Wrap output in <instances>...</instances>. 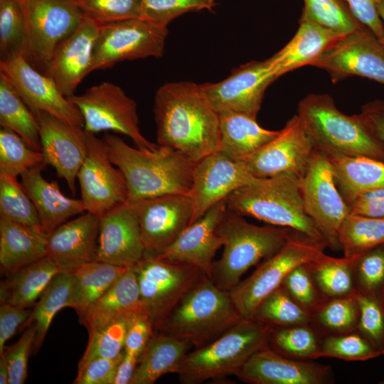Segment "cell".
I'll return each mask as SVG.
<instances>
[{
	"mask_svg": "<svg viewBox=\"0 0 384 384\" xmlns=\"http://www.w3.org/2000/svg\"><path fill=\"white\" fill-rule=\"evenodd\" d=\"M159 145L194 162L219 150V114L193 82H167L156 92L154 105Z\"/></svg>",
	"mask_w": 384,
	"mask_h": 384,
	"instance_id": "cell-1",
	"label": "cell"
},
{
	"mask_svg": "<svg viewBox=\"0 0 384 384\" xmlns=\"http://www.w3.org/2000/svg\"><path fill=\"white\" fill-rule=\"evenodd\" d=\"M102 140L110 161L126 181L128 201L189 195L196 162L183 154L161 145L154 150L134 148L113 134H105Z\"/></svg>",
	"mask_w": 384,
	"mask_h": 384,
	"instance_id": "cell-2",
	"label": "cell"
},
{
	"mask_svg": "<svg viewBox=\"0 0 384 384\" xmlns=\"http://www.w3.org/2000/svg\"><path fill=\"white\" fill-rule=\"evenodd\" d=\"M297 115L315 149L384 161V142L359 114L349 116L340 111L329 95H308L299 102Z\"/></svg>",
	"mask_w": 384,
	"mask_h": 384,
	"instance_id": "cell-3",
	"label": "cell"
},
{
	"mask_svg": "<svg viewBox=\"0 0 384 384\" xmlns=\"http://www.w3.org/2000/svg\"><path fill=\"white\" fill-rule=\"evenodd\" d=\"M300 179L293 174L255 178L227 198L228 209L314 239L324 240L305 211Z\"/></svg>",
	"mask_w": 384,
	"mask_h": 384,
	"instance_id": "cell-4",
	"label": "cell"
},
{
	"mask_svg": "<svg viewBox=\"0 0 384 384\" xmlns=\"http://www.w3.org/2000/svg\"><path fill=\"white\" fill-rule=\"evenodd\" d=\"M272 326L254 319L238 323L207 344L187 353L176 374L183 384H199L235 373L268 344Z\"/></svg>",
	"mask_w": 384,
	"mask_h": 384,
	"instance_id": "cell-5",
	"label": "cell"
},
{
	"mask_svg": "<svg viewBox=\"0 0 384 384\" xmlns=\"http://www.w3.org/2000/svg\"><path fill=\"white\" fill-rule=\"evenodd\" d=\"M216 231L223 240V252L213 262L211 279L230 292L247 270L279 250L293 230L254 225L228 209Z\"/></svg>",
	"mask_w": 384,
	"mask_h": 384,
	"instance_id": "cell-6",
	"label": "cell"
},
{
	"mask_svg": "<svg viewBox=\"0 0 384 384\" xmlns=\"http://www.w3.org/2000/svg\"><path fill=\"white\" fill-rule=\"evenodd\" d=\"M241 319L230 292L203 274L183 296L159 331L198 348L214 340Z\"/></svg>",
	"mask_w": 384,
	"mask_h": 384,
	"instance_id": "cell-7",
	"label": "cell"
},
{
	"mask_svg": "<svg viewBox=\"0 0 384 384\" xmlns=\"http://www.w3.org/2000/svg\"><path fill=\"white\" fill-rule=\"evenodd\" d=\"M326 247L324 240L314 239L293 230L279 250L229 292L241 317L252 319L260 302L282 285L292 270L314 260Z\"/></svg>",
	"mask_w": 384,
	"mask_h": 384,
	"instance_id": "cell-8",
	"label": "cell"
},
{
	"mask_svg": "<svg viewBox=\"0 0 384 384\" xmlns=\"http://www.w3.org/2000/svg\"><path fill=\"white\" fill-rule=\"evenodd\" d=\"M132 267L138 282L142 311L154 333L159 331L183 296L204 274L193 265L146 253Z\"/></svg>",
	"mask_w": 384,
	"mask_h": 384,
	"instance_id": "cell-9",
	"label": "cell"
},
{
	"mask_svg": "<svg viewBox=\"0 0 384 384\" xmlns=\"http://www.w3.org/2000/svg\"><path fill=\"white\" fill-rule=\"evenodd\" d=\"M25 18L23 55L43 72L57 46L81 23L84 14L74 0H18Z\"/></svg>",
	"mask_w": 384,
	"mask_h": 384,
	"instance_id": "cell-10",
	"label": "cell"
},
{
	"mask_svg": "<svg viewBox=\"0 0 384 384\" xmlns=\"http://www.w3.org/2000/svg\"><path fill=\"white\" fill-rule=\"evenodd\" d=\"M68 99L80 110L85 131L92 134L102 131L122 134L143 150H154L159 146L143 136L139 127L137 104L117 85L103 82Z\"/></svg>",
	"mask_w": 384,
	"mask_h": 384,
	"instance_id": "cell-11",
	"label": "cell"
},
{
	"mask_svg": "<svg viewBox=\"0 0 384 384\" xmlns=\"http://www.w3.org/2000/svg\"><path fill=\"white\" fill-rule=\"evenodd\" d=\"M167 27L142 18L101 24L95 42L91 72L116 63L164 55Z\"/></svg>",
	"mask_w": 384,
	"mask_h": 384,
	"instance_id": "cell-12",
	"label": "cell"
},
{
	"mask_svg": "<svg viewBox=\"0 0 384 384\" xmlns=\"http://www.w3.org/2000/svg\"><path fill=\"white\" fill-rule=\"evenodd\" d=\"M305 211L315 223L328 247L341 250L339 231L350 208L341 194L333 168L326 154L314 149L300 179Z\"/></svg>",
	"mask_w": 384,
	"mask_h": 384,
	"instance_id": "cell-13",
	"label": "cell"
},
{
	"mask_svg": "<svg viewBox=\"0 0 384 384\" xmlns=\"http://www.w3.org/2000/svg\"><path fill=\"white\" fill-rule=\"evenodd\" d=\"M127 203L139 223L146 254L163 252L192 223L193 203L188 194H167Z\"/></svg>",
	"mask_w": 384,
	"mask_h": 384,
	"instance_id": "cell-14",
	"label": "cell"
},
{
	"mask_svg": "<svg viewBox=\"0 0 384 384\" xmlns=\"http://www.w3.org/2000/svg\"><path fill=\"white\" fill-rule=\"evenodd\" d=\"M85 132L87 155L77 179L85 211L100 216L127 203L128 188L122 172L110 161L103 140L95 134Z\"/></svg>",
	"mask_w": 384,
	"mask_h": 384,
	"instance_id": "cell-15",
	"label": "cell"
},
{
	"mask_svg": "<svg viewBox=\"0 0 384 384\" xmlns=\"http://www.w3.org/2000/svg\"><path fill=\"white\" fill-rule=\"evenodd\" d=\"M0 73L11 82L32 112L43 111L71 124L83 127V117L55 82L35 68L21 53L0 60Z\"/></svg>",
	"mask_w": 384,
	"mask_h": 384,
	"instance_id": "cell-16",
	"label": "cell"
},
{
	"mask_svg": "<svg viewBox=\"0 0 384 384\" xmlns=\"http://www.w3.org/2000/svg\"><path fill=\"white\" fill-rule=\"evenodd\" d=\"M313 66L326 70L334 83L358 75L384 85V48L365 26L338 40Z\"/></svg>",
	"mask_w": 384,
	"mask_h": 384,
	"instance_id": "cell-17",
	"label": "cell"
},
{
	"mask_svg": "<svg viewBox=\"0 0 384 384\" xmlns=\"http://www.w3.org/2000/svg\"><path fill=\"white\" fill-rule=\"evenodd\" d=\"M314 149L299 116L295 114L273 139L244 161L255 178L293 174L301 178Z\"/></svg>",
	"mask_w": 384,
	"mask_h": 384,
	"instance_id": "cell-18",
	"label": "cell"
},
{
	"mask_svg": "<svg viewBox=\"0 0 384 384\" xmlns=\"http://www.w3.org/2000/svg\"><path fill=\"white\" fill-rule=\"evenodd\" d=\"M276 80L267 59L253 60L235 68L223 80L200 84L214 109L257 117L267 87Z\"/></svg>",
	"mask_w": 384,
	"mask_h": 384,
	"instance_id": "cell-19",
	"label": "cell"
},
{
	"mask_svg": "<svg viewBox=\"0 0 384 384\" xmlns=\"http://www.w3.org/2000/svg\"><path fill=\"white\" fill-rule=\"evenodd\" d=\"M255 178L244 161L233 160L219 150L196 162L189 193L193 208L191 223Z\"/></svg>",
	"mask_w": 384,
	"mask_h": 384,
	"instance_id": "cell-20",
	"label": "cell"
},
{
	"mask_svg": "<svg viewBox=\"0 0 384 384\" xmlns=\"http://www.w3.org/2000/svg\"><path fill=\"white\" fill-rule=\"evenodd\" d=\"M33 112L39 124L41 151L46 164L55 169L75 194L78 173L87 155L85 129L43 111Z\"/></svg>",
	"mask_w": 384,
	"mask_h": 384,
	"instance_id": "cell-21",
	"label": "cell"
},
{
	"mask_svg": "<svg viewBox=\"0 0 384 384\" xmlns=\"http://www.w3.org/2000/svg\"><path fill=\"white\" fill-rule=\"evenodd\" d=\"M235 375L252 384H325L333 380L330 366L285 357L268 344L253 353Z\"/></svg>",
	"mask_w": 384,
	"mask_h": 384,
	"instance_id": "cell-22",
	"label": "cell"
},
{
	"mask_svg": "<svg viewBox=\"0 0 384 384\" xmlns=\"http://www.w3.org/2000/svg\"><path fill=\"white\" fill-rule=\"evenodd\" d=\"M100 24L87 15L79 26L55 48L43 73L66 97L91 73L92 51Z\"/></svg>",
	"mask_w": 384,
	"mask_h": 384,
	"instance_id": "cell-23",
	"label": "cell"
},
{
	"mask_svg": "<svg viewBox=\"0 0 384 384\" xmlns=\"http://www.w3.org/2000/svg\"><path fill=\"white\" fill-rule=\"evenodd\" d=\"M144 254L139 225L127 202L100 215L97 260L131 267Z\"/></svg>",
	"mask_w": 384,
	"mask_h": 384,
	"instance_id": "cell-24",
	"label": "cell"
},
{
	"mask_svg": "<svg viewBox=\"0 0 384 384\" xmlns=\"http://www.w3.org/2000/svg\"><path fill=\"white\" fill-rule=\"evenodd\" d=\"M226 199L213 206L191 223L173 244L155 256L193 265L211 279L214 256L223 246V240L216 230L228 210Z\"/></svg>",
	"mask_w": 384,
	"mask_h": 384,
	"instance_id": "cell-25",
	"label": "cell"
},
{
	"mask_svg": "<svg viewBox=\"0 0 384 384\" xmlns=\"http://www.w3.org/2000/svg\"><path fill=\"white\" fill-rule=\"evenodd\" d=\"M100 216L88 212L67 221L47 238V255L60 272L73 274L97 260Z\"/></svg>",
	"mask_w": 384,
	"mask_h": 384,
	"instance_id": "cell-26",
	"label": "cell"
},
{
	"mask_svg": "<svg viewBox=\"0 0 384 384\" xmlns=\"http://www.w3.org/2000/svg\"><path fill=\"white\" fill-rule=\"evenodd\" d=\"M46 163L36 166L20 176L21 184L33 203L44 233L48 235L55 228L85 211L81 199L69 198L60 190L56 182H49L42 175Z\"/></svg>",
	"mask_w": 384,
	"mask_h": 384,
	"instance_id": "cell-27",
	"label": "cell"
},
{
	"mask_svg": "<svg viewBox=\"0 0 384 384\" xmlns=\"http://www.w3.org/2000/svg\"><path fill=\"white\" fill-rule=\"evenodd\" d=\"M344 36L314 23L300 20L292 40L267 59L270 68L277 79L300 67L313 66L326 50Z\"/></svg>",
	"mask_w": 384,
	"mask_h": 384,
	"instance_id": "cell-28",
	"label": "cell"
},
{
	"mask_svg": "<svg viewBox=\"0 0 384 384\" xmlns=\"http://www.w3.org/2000/svg\"><path fill=\"white\" fill-rule=\"evenodd\" d=\"M142 310L136 274L129 267L81 316L89 334L127 314Z\"/></svg>",
	"mask_w": 384,
	"mask_h": 384,
	"instance_id": "cell-29",
	"label": "cell"
},
{
	"mask_svg": "<svg viewBox=\"0 0 384 384\" xmlns=\"http://www.w3.org/2000/svg\"><path fill=\"white\" fill-rule=\"evenodd\" d=\"M218 114L219 151L235 161H245L279 132L262 127L256 117L245 113L225 111Z\"/></svg>",
	"mask_w": 384,
	"mask_h": 384,
	"instance_id": "cell-30",
	"label": "cell"
},
{
	"mask_svg": "<svg viewBox=\"0 0 384 384\" xmlns=\"http://www.w3.org/2000/svg\"><path fill=\"white\" fill-rule=\"evenodd\" d=\"M43 233L0 216V265L8 276L47 255Z\"/></svg>",
	"mask_w": 384,
	"mask_h": 384,
	"instance_id": "cell-31",
	"label": "cell"
},
{
	"mask_svg": "<svg viewBox=\"0 0 384 384\" xmlns=\"http://www.w3.org/2000/svg\"><path fill=\"white\" fill-rule=\"evenodd\" d=\"M326 155L331 164L336 186L348 204L363 193L384 188V161L364 156Z\"/></svg>",
	"mask_w": 384,
	"mask_h": 384,
	"instance_id": "cell-32",
	"label": "cell"
},
{
	"mask_svg": "<svg viewBox=\"0 0 384 384\" xmlns=\"http://www.w3.org/2000/svg\"><path fill=\"white\" fill-rule=\"evenodd\" d=\"M191 344L164 332L154 333L141 353L130 384H153L176 373Z\"/></svg>",
	"mask_w": 384,
	"mask_h": 384,
	"instance_id": "cell-33",
	"label": "cell"
},
{
	"mask_svg": "<svg viewBox=\"0 0 384 384\" xmlns=\"http://www.w3.org/2000/svg\"><path fill=\"white\" fill-rule=\"evenodd\" d=\"M59 272L57 265L48 256L21 267L1 282V303L31 307Z\"/></svg>",
	"mask_w": 384,
	"mask_h": 384,
	"instance_id": "cell-34",
	"label": "cell"
},
{
	"mask_svg": "<svg viewBox=\"0 0 384 384\" xmlns=\"http://www.w3.org/2000/svg\"><path fill=\"white\" fill-rule=\"evenodd\" d=\"M129 268L98 260L81 266L73 273L68 307L81 316Z\"/></svg>",
	"mask_w": 384,
	"mask_h": 384,
	"instance_id": "cell-35",
	"label": "cell"
},
{
	"mask_svg": "<svg viewBox=\"0 0 384 384\" xmlns=\"http://www.w3.org/2000/svg\"><path fill=\"white\" fill-rule=\"evenodd\" d=\"M0 124L19 135L34 149L41 151L39 124L9 79L0 73Z\"/></svg>",
	"mask_w": 384,
	"mask_h": 384,
	"instance_id": "cell-36",
	"label": "cell"
},
{
	"mask_svg": "<svg viewBox=\"0 0 384 384\" xmlns=\"http://www.w3.org/2000/svg\"><path fill=\"white\" fill-rule=\"evenodd\" d=\"M308 265L316 287L325 299L356 294L353 257H333L323 252Z\"/></svg>",
	"mask_w": 384,
	"mask_h": 384,
	"instance_id": "cell-37",
	"label": "cell"
},
{
	"mask_svg": "<svg viewBox=\"0 0 384 384\" xmlns=\"http://www.w3.org/2000/svg\"><path fill=\"white\" fill-rule=\"evenodd\" d=\"M321 338L310 323L272 326L268 345L285 357L311 361L319 358Z\"/></svg>",
	"mask_w": 384,
	"mask_h": 384,
	"instance_id": "cell-38",
	"label": "cell"
},
{
	"mask_svg": "<svg viewBox=\"0 0 384 384\" xmlns=\"http://www.w3.org/2000/svg\"><path fill=\"white\" fill-rule=\"evenodd\" d=\"M74 279L73 274L60 272L39 297L26 323L31 321L36 325L34 351L41 346L55 314L63 308L68 307Z\"/></svg>",
	"mask_w": 384,
	"mask_h": 384,
	"instance_id": "cell-39",
	"label": "cell"
},
{
	"mask_svg": "<svg viewBox=\"0 0 384 384\" xmlns=\"http://www.w3.org/2000/svg\"><path fill=\"white\" fill-rule=\"evenodd\" d=\"M360 315L356 295L325 299L310 314V324L322 336L356 331Z\"/></svg>",
	"mask_w": 384,
	"mask_h": 384,
	"instance_id": "cell-40",
	"label": "cell"
},
{
	"mask_svg": "<svg viewBox=\"0 0 384 384\" xmlns=\"http://www.w3.org/2000/svg\"><path fill=\"white\" fill-rule=\"evenodd\" d=\"M339 242L346 257H356L384 243V218L350 213L341 225Z\"/></svg>",
	"mask_w": 384,
	"mask_h": 384,
	"instance_id": "cell-41",
	"label": "cell"
},
{
	"mask_svg": "<svg viewBox=\"0 0 384 384\" xmlns=\"http://www.w3.org/2000/svg\"><path fill=\"white\" fill-rule=\"evenodd\" d=\"M0 216L46 235L38 211L21 183L17 177L2 173H0Z\"/></svg>",
	"mask_w": 384,
	"mask_h": 384,
	"instance_id": "cell-42",
	"label": "cell"
},
{
	"mask_svg": "<svg viewBox=\"0 0 384 384\" xmlns=\"http://www.w3.org/2000/svg\"><path fill=\"white\" fill-rule=\"evenodd\" d=\"M300 20L321 26L341 36H346L363 25L345 0H304Z\"/></svg>",
	"mask_w": 384,
	"mask_h": 384,
	"instance_id": "cell-43",
	"label": "cell"
},
{
	"mask_svg": "<svg viewBox=\"0 0 384 384\" xmlns=\"http://www.w3.org/2000/svg\"><path fill=\"white\" fill-rule=\"evenodd\" d=\"M272 326H285L310 323V314L280 286L266 297L257 307L253 316Z\"/></svg>",
	"mask_w": 384,
	"mask_h": 384,
	"instance_id": "cell-44",
	"label": "cell"
},
{
	"mask_svg": "<svg viewBox=\"0 0 384 384\" xmlns=\"http://www.w3.org/2000/svg\"><path fill=\"white\" fill-rule=\"evenodd\" d=\"M46 163L42 151L32 148L10 129L0 130V173L18 177L26 171Z\"/></svg>",
	"mask_w": 384,
	"mask_h": 384,
	"instance_id": "cell-45",
	"label": "cell"
},
{
	"mask_svg": "<svg viewBox=\"0 0 384 384\" xmlns=\"http://www.w3.org/2000/svg\"><path fill=\"white\" fill-rule=\"evenodd\" d=\"M353 258L356 293L384 302V243Z\"/></svg>",
	"mask_w": 384,
	"mask_h": 384,
	"instance_id": "cell-46",
	"label": "cell"
},
{
	"mask_svg": "<svg viewBox=\"0 0 384 384\" xmlns=\"http://www.w3.org/2000/svg\"><path fill=\"white\" fill-rule=\"evenodd\" d=\"M132 314V313L123 316L89 334L87 346L78 363V369L95 358H114L124 352L127 331Z\"/></svg>",
	"mask_w": 384,
	"mask_h": 384,
	"instance_id": "cell-47",
	"label": "cell"
},
{
	"mask_svg": "<svg viewBox=\"0 0 384 384\" xmlns=\"http://www.w3.org/2000/svg\"><path fill=\"white\" fill-rule=\"evenodd\" d=\"M378 356L374 347L358 331L322 336L319 358L366 361Z\"/></svg>",
	"mask_w": 384,
	"mask_h": 384,
	"instance_id": "cell-48",
	"label": "cell"
},
{
	"mask_svg": "<svg viewBox=\"0 0 384 384\" xmlns=\"http://www.w3.org/2000/svg\"><path fill=\"white\" fill-rule=\"evenodd\" d=\"M26 22L18 0H0L1 58L15 53H23Z\"/></svg>",
	"mask_w": 384,
	"mask_h": 384,
	"instance_id": "cell-49",
	"label": "cell"
},
{
	"mask_svg": "<svg viewBox=\"0 0 384 384\" xmlns=\"http://www.w3.org/2000/svg\"><path fill=\"white\" fill-rule=\"evenodd\" d=\"M98 24L142 18V0H74Z\"/></svg>",
	"mask_w": 384,
	"mask_h": 384,
	"instance_id": "cell-50",
	"label": "cell"
},
{
	"mask_svg": "<svg viewBox=\"0 0 384 384\" xmlns=\"http://www.w3.org/2000/svg\"><path fill=\"white\" fill-rule=\"evenodd\" d=\"M218 0H142V18L167 27L178 16L191 11L210 10Z\"/></svg>",
	"mask_w": 384,
	"mask_h": 384,
	"instance_id": "cell-51",
	"label": "cell"
},
{
	"mask_svg": "<svg viewBox=\"0 0 384 384\" xmlns=\"http://www.w3.org/2000/svg\"><path fill=\"white\" fill-rule=\"evenodd\" d=\"M360 309L356 331L364 336L380 356L384 355V302L356 293Z\"/></svg>",
	"mask_w": 384,
	"mask_h": 384,
	"instance_id": "cell-52",
	"label": "cell"
},
{
	"mask_svg": "<svg viewBox=\"0 0 384 384\" xmlns=\"http://www.w3.org/2000/svg\"><path fill=\"white\" fill-rule=\"evenodd\" d=\"M308 263L300 265L292 270L281 286L310 314L325 298L314 284Z\"/></svg>",
	"mask_w": 384,
	"mask_h": 384,
	"instance_id": "cell-53",
	"label": "cell"
},
{
	"mask_svg": "<svg viewBox=\"0 0 384 384\" xmlns=\"http://www.w3.org/2000/svg\"><path fill=\"white\" fill-rule=\"evenodd\" d=\"M36 336V325L32 322L18 341L1 354L5 357L8 365L9 384L25 383L27 377L28 360L33 348Z\"/></svg>",
	"mask_w": 384,
	"mask_h": 384,
	"instance_id": "cell-54",
	"label": "cell"
},
{
	"mask_svg": "<svg viewBox=\"0 0 384 384\" xmlns=\"http://www.w3.org/2000/svg\"><path fill=\"white\" fill-rule=\"evenodd\" d=\"M124 352L114 358H97L78 369L75 384H114L117 367Z\"/></svg>",
	"mask_w": 384,
	"mask_h": 384,
	"instance_id": "cell-55",
	"label": "cell"
},
{
	"mask_svg": "<svg viewBox=\"0 0 384 384\" xmlns=\"http://www.w3.org/2000/svg\"><path fill=\"white\" fill-rule=\"evenodd\" d=\"M153 334L148 316L142 310L133 312L127 331L124 352L139 358Z\"/></svg>",
	"mask_w": 384,
	"mask_h": 384,
	"instance_id": "cell-56",
	"label": "cell"
},
{
	"mask_svg": "<svg viewBox=\"0 0 384 384\" xmlns=\"http://www.w3.org/2000/svg\"><path fill=\"white\" fill-rule=\"evenodd\" d=\"M32 311L3 302L0 306V355L4 351L5 343L15 334L18 327L28 321Z\"/></svg>",
	"mask_w": 384,
	"mask_h": 384,
	"instance_id": "cell-57",
	"label": "cell"
},
{
	"mask_svg": "<svg viewBox=\"0 0 384 384\" xmlns=\"http://www.w3.org/2000/svg\"><path fill=\"white\" fill-rule=\"evenodd\" d=\"M355 17L381 41L384 26L379 16L377 0H345Z\"/></svg>",
	"mask_w": 384,
	"mask_h": 384,
	"instance_id": "cell-58",
	"label": "cell"
},
{
	"mask_svg": "<svg viewBox=\"0 0 384 384\" xmlns=\"http://www.w3.org/2000/svg\"><path fill=\"white\" fill-rule=\"evenodd\" d=\"M348 205L351 213L384 218V188L363 193Z\"/></svg>",
	"mask_w": 384,
	"mask_h": 384,
	"instance_id": "cell-59",
	"label": "cell"
},
{
	"mask_svg": "<svg viewBox=\"0 0 384 384\" xmlns=\"http://www.w3.org/2000/svg\"><path fill=\"white\" fill-rule=\"evenodd\" d=\"M359 115L372 133L384 142V100L366 104Z\"/></svg>",
	"mask_w": 384,
	"mask_h": 384,
	"instance_id": "cell-60",
	"label": "cell"
},
{
	"mask_svg": "<svg viewBox=\"0 0 384 384\" xmlns=\"http://www.w3.org/2000/svg\"><path fill=\"white\" fill-rule=\"evenodd\" d=\"M138 361L139 357L124 352V356L117 367L114 384H130Z\"/></svg>",
	"mask_w": 384,
	"mask_h": 384,
	"instance_id": "cell-61",
	"label": "cell"
},
{
	"mask_svg": "<svg viewBox=\"0 0 384 384\" xmlns=\"http://www.w3.org/2000/svg\"><path fill=\"white\" fill-rule=\"evenodd\" d=\"M0 383L9 384V368L6 360L3 355L0 357Z\"/></svg>",
	"mask_w": 384,
	"mask_h": 384,
	"instance_id": "cell-62",
	"label": "cell"
},
{
	"mask_svg": "<svg viewBox=\"0 0 384 384\" xmlns=\"http://www.w3.org/2000/svg\"><path fill=\"white\" fill-rule=\"evenodd\" d=\"M377 8H378L379 16L384 26V0H377ZM380 42L384 48V37L383 40Z\"/></svg>",
	"mask_w": 384,
	"mask_h": 384,
	"instance_id": "cell-63",
	"label": "cell"
},
{
	"mask_svg": "<svg viewBox=\"0 0 384 384\" xmlns=\"http://www.w3.org/2000/svg\"><path fill=\"white\" fill-rule=\"evenodd\" d=\"M382 383H384V380H383V382H382Z\"/></svg>",
	"mask_w": 384,
	"mask_h": 384,
	"instance_id": "cell-64",
	"label": "cell"
}]
</instances>
